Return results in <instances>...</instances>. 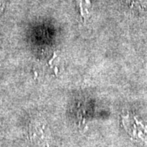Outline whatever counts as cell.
<instances>
[{"instance_id":"1","label":"cell","mask_w":147,"mask_h":147,"mask_svg":"<svg viewBox=\"0 0 147 147\" xmlns=\"http://www.w3.org/2000/svg\"><path fill=\"white\" fill-rule=\"evenodd\" d=\"M79 15L84 21H87L92 15L91 0H76Z\"/></svg>"}]
</instances>
